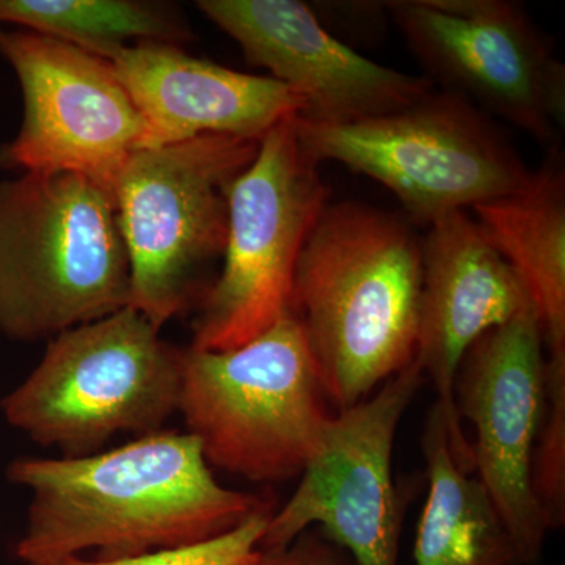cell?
<instances>
[{
    "label": "cell",
    "mask_w": 565,
    "mask_h": 565,
    "mask_svg": "<svg viewBox=\"0 0 565 565\" xmlns=\"http://www.w3.org/2000/svg\"><path fill=\"white\" fill-rule=\"evenodd\" d=\"M31 493L14 553L24 565L120 559L210 541L270 504L226 489L191 434L159 430L96 455L22 457L7 468Z\"/></svg>",
    "instance_id": "obj_1"
},
{
    "label": "cell",
    "mask_w": 565,
    "mask_h": 565,
    "mask_svg": "<svg viewBox=\"0 0 565 565\" xmlns=\"http://www.w3.org/2000/svg\"><path fill=\"white\" fill-rule=\"evenodd\" d=\"M422 282L411 223L371 204L327 203L297 259L291 310L340 411L414 362Z\"/></svg>",
    "instance_id": "obj_2"
},
{
    "label": "cell",
    "mask_w": 565,
    "mask_h": 565,
    "mask_svg": "<svg viewBox=\"0 0 565 565\" xmlns=\"http://www.w3.org/2000/svg\"><path fill=\"white\" fill-rule=\"evenodd\" d=\"M131 300L114 195L68 172L0 181V334L51 340Z\"/></svg>",
    "instance_id": "obj_3"
},
{
    "label": "cell",
    "mask_w": 565,
    "mask_h": 565,
    "mask_svg": "<svg viewBox=\"0 0 565 565\" xmlns=\"http://www.w3.org/2000/svg\"><path fill=\"white\" fill-rule=\"evenodd\" d=\"M178 412L210 467L252 482L302 475L333 416L292 310L239 348L182 349Z\"/></svg>",
    "instance_id": "obj_4"
},
{
    "label": "cell",
    "mask_w": 565,
    "mask_h": 565,
    "mask_svg": "<svg viewBox=\"0 0 565 565\" xmlns=\"http://www.w3.org/2000/svg\"><path fill=\"white\" fill-rule=\"evenodd\" d=\"M125 307L51 338L43 359L0 403L6 422L62 457L102 451L115 435L162 430L178 412L182 349Z\"/></svg>",
    "instance_id": "obj_5"
},
{
    "label": "cell",
    "mask_w": 565,
    "mask_h": 565,
    "mask_svg": "<svg viewBox=\"0 0 565 565\" xmlns=\"http://www.w3.org/2000/svg\"><path fill=\"white\" fill-rule=\"evenodd\" d=\"M294 122L316 163H343L373 178L427 226L516 191L531 173L489 114L437 87L404 109L366 120L319 125L296 115Z\"/></svg>",
    "instance_id": "obj_6"
},
{
    "label": "cell",
    "mask_w": 565,
    "mask_h": 565,
    "mask_svg": "<svg viewBox=\"0 0 565 565\" xmlns=\"http://www.w3.org/2000/svg\"><path fill=\"white\" fill-rule=\"evenodd\" d=\"M259 141L202 136L134 152L114 182L131 269V300L159 330L191 307L202 274L223 255L230 184Z\"/></svg>",
    "instance_id": "obj_7"
},
{
    "label": "cell",
    "mask_w": 565,
    "mask_h": 565,
    "mask_svg": "<svg viewBox=\"0 0 565 565\" xmlns=\"http://www.w3.org/2000/svg\"><path fill=\"white\" fill-rule=\"evenodd\" d=\"M294 118L263 137L250 166L230 184L222 273L203 292L193 349L239 348L291 311L297 259L330 196Z\"/></svg>",
    "instance_id": "obj_8"
},
{
    "label": "cell",
    "mask_w": 565,
    "mask_h": 565,
    "mask_svg": "<svg viewBox=\"0 0 565 565\" xmlns=\"http://www.w3.org/2000/svg\"><path fill=\"white\" fill-rule=\"evenodd\" d=\"M424 76L546 148L565 125V68L545 33L512 0L382 3Z\"/></svg>",
    "instance_id": "obj_9"
},
{
    "label": "cell",
    "mask_w": 565,
    "mask_h": 565,
    "mask_svg": "<svg viewBox=\"0 0 565 565\" xmlns=\"http://www.w3.org/2000/svg\"><path fill=\"white\" fill-rule=\"evenodd\" d=\"M0 57L20 81V132L0 147L2 169L68 172L114 188L147 136L111 63L28 31L0 29Z\"/></svg>",
    "instance_id": "obj_10"
},
{
    "label": "cell",
    "mask_w": 565,
    "mask_h": 565,
    "mask_svg": "<svg viewBox=\"0 0 565 565\" xmlns=\"http://www.w3.org/2000/svg\"><path fill=\"white\" fill-rule=\"evenodd\" d=\"M423 379L422 364L414 359L374 396L332 416L296 492L270 515L262 548H285L319 525L355 565H399L393 449Z\"/></svg>",
    "instance_id": "obj_11"
},
{
    "label": "cell",
    "mask_w": 565,
    "mask_h": 565,
    "mask_svg": "<svg viewBox=\"0 0 565 565\" xmlns=\"http://www.w3.org/2000/svg\"><path fill=\"white\" fill-rule=\"evenodd\" d=\"M544 384V341L530 302L468 349L455 386L457 412L475 426L478 479L514 539L522 565L537 563L550 531L533 487Z\"/></svg>",
    "instance_id": "obj_12"
},
{
    "label": "cell",
    "mask_w": 565,
    "mask_h": 565,
    "mask_svg": "<svg viewBox=\"0 0 565 565\" xmlns=\"http://www.w3.org/2000/svg\"><path fill=\"white\" fill-rule=\"evenodd\" d=\"M196 9L253 66L303 102L297 117L348 125L404 109L435 88L426 76L379 65L338 40L299 0H200Z\"/></svg>",
    "instance_id": "obj_13"
},
{
    "label": "cell",
    "mask_w": 565,
    "mask_h": 565,
    "mask_svg": "<svg viewBox=\"0 0 565 565\" xmlns=\"http://www.w3.org/2000/svg\"><path fill=\"white\" fill-rule=\"evenodd\" d=\"M422 252L415 359L438 394L452 456L460 470L471 473L473 451L455 397L460 363L482 334L514 318L531 300L514 269L467 211L434 222L422 239Z\"/></svg>",
    "instance_id": "obj_14"
},
{
    "label": "cell",
    "mask_w": 565,
    "mask_h": 565,
    "mask_svg": "<svg viewBox=\"0 0 565 565\" xmlns=\"http://www.w3.org/2000/svg\"><path fill=\"white\" fill-rule=\"evenodd\" d=\"M110 63L143 118V148L202 136L262 141L303 110L281 82L192 57L174 43H136Z\"/></svg>",
    "instance_id": "obj_15"
},
{
    "label": "cell",
    "mask_w": 565,
    "mask_h": 565,
    "mask_svg": "<svg viewBox=\"0 0 565 565\" xmlns=\"http://www.w3.org/2000/svg\"><path fill=\"white\" fill-rule=\"evenodd\" d=\"M473 211L525 286L541 323L546 366L565 370V163L559 145L546 150L525 184Z\"/></svg>",
    "instance_id": "obj_16"
},
{
    "label": "cell",
    "mask_w": 565,
    "mask_h": 565,
    "mask_svg": "<svg viewBox=\"0 0 565 565\" xmlns=\"http://www.w3.org/2000/svg\"><path fill=\"white\" fill-rule=\"evenodd\" d=\"M422 445L429 492L416 533L415 565H522L486 487L457 465L438 404L427 416Z\"/></svg>",
    "instance_id": "obj_17"
},
{
    "label": "cell",
    "mask_w": 565,
    "mask_h": 565,
    "mask_svg": "<svg viewBox=\"0 0 565 565\" xmlns=\"http://www.w3.org/2000/svg\"><path fill=\"white\" fill-rule=\"evenodd\" d=\"M2 25L68 43L107 62L136 43L189 39L177 11L140 0H0Z\"/></svg>",
    "instance_id": "obj_18"
},
{
    "label": "cell",
    "mask_w": 565,
    "mask_h": 565,
    "mask_svg": "<svg viewBox=\"0 0 565 565\" xmlns=\"http://www.w3.org/2000/svg\"><path fill=\"white\" fill-rule=\"evenodd\" d=\"M533 487L550 530L565 522V379L545 377L535 440Z\"/></svg>",
    "instance_id": "obj_19"
},
{
    "label": "cell",
    "mask_w": 565,
    "mask_h": 565,
    "mask_svg": "<svg viewBox=\"0 0 565 565\" xmlns=\"http://www.w3.org/2000/svg\"><path fill=\"white\" fill-rule=\"evenodd\" d=\"M270 515L273 508L264 509L230 533L199 544L159 550L120 559L71 557L61 565H253L262 550Z\"/></svg>",
    "instance_id": "obj_20"
},
{
    "label": "cell",
    "mask_w": 565,
    "mask_h": 565,
    "mask_svg": "<svg viewBox=\"0 0 565 565\" xmlns=\"http://www.w3.org/2000/svg\"><path fill=\"white\" fill-rule=\"evenodd\" d=\"M253 565H355L352 557L326 535L305 531L285 548H262Z\"/></svg>",
    "instance_id": "obj_21"
}]
</instances>
